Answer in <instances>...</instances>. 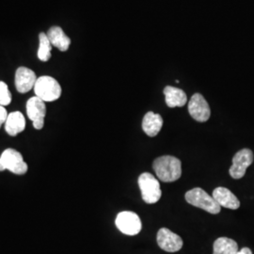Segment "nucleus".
Masks as SVG:
<instances>
[{"mask_svg": "<svg viewBox=\"0 0 254 254\" xmlns=\"http://www.w3.org/2000/svg\"><path fill=\"white\" fill-rule=\"evenodd\" d=\"M165 101L169 108H182L188 102L186 92L173 86H167L164 89Z\"/></svg>", "mask_w": 254, "mask_h": 254, "instance_id": "13", "label": "nucleus"}, {"mask_svg": "<svg viewBox=\"0 0 254 254\" xmlns=\"http://www.w3.org/2000/svg\"><path fill=\"white\" fill-rule=\"evenodd\" d=\"M236 254H253V252L249 248H243L242 250H239Z\"/></svg>", "mask_w": 254, "mask_h": 254, "instance_id": "21", "label": "nucleus"}, {"mask_svg": "<svg viewBox=\"0 0 254 254\" xmlns=\"http://www.w3.org/2000/svg\"><path fill=\"white\" fill-rule=\"evenodd\" d=\"M254 159V153L250 149L246 148L237 152L233 157V165L229 170L231 177L236 180L243 178L247 169L253 164Z\"/></svg>", "mask_w": 254, "mask_h": 254, "instance_id": "7", "label": "nucleus"}, {"mask_svg": "<svg viewBox=\"0 0 254 254\" xmlns=\"http://www.w3.org/2000/svg\"><path fill=\"white\" fill-rule=\"evenodd\" d=\"M138 187L141 192L142 200L148 204H154L160 200L162 192L160 184L153 174L149 173H141L138 177Z\"/></svg>", "mask_w": 254, "mask_h": 254, "instance_id": "3", "label": "nucleus"}, {"mask_svg": "<svg viewBox=\"0 0 254 254\" xmlns=\"http://www.w3.org/2000/svg\"><path fill=\"white\" fill-rule=\"evenodd\" d=\"M163 127V119L159 114L152 111L147 112L142 121V129L147 136L154 137L156 136Z\"/></svg>", "mask_w": 254, "mask_h": 254, "instance_id": "14", "label": "nucleus"}, {"mask_svg": "<svg viewBox=\"0 0 254 254\" xmlns=\"http://www.w3.org/2000/svg\"><path fill=\"white\" fill-rule=\"evenodd\" d=\"M157 245L167 253H177L184 245L183 239L168 228H161L156 236Z\"/></svg>", "mask_w": 254, "mask_h": 254, "instance_id": "9", "label": "nucleus"}, {"mask_svg": "<svg viewBox=\"0 0 254 254\" xmlns=\"http://www.w3.org/2000/svg\"><path fill=\"white\" fill-rule=\"evenodd\" d=\"M39 43L40 46L38 49V58L42 62H48L51 58L52 45L46 33H40Z\"/></svg>", "mask_w": 254, "mask_h": 254, "instance_id": "18", "label": "nucleus"}, {"mask_svg": "<svg viewBox=\"0 0 254 254\" xmlns=\"http://www.w3.org/2000/svg\"><path fill=\"white\" fill-rule=\"evenodd\" d=\"M189 112L192 118L200 123L207 122L211 115L208 103L200 93H195L191 97L189 103Z\"/></svg>", "mask_w": 254, "mask_h": 254, "instance_id": "10", "label": "nucleus"}, {"mask_svg": "<svg viewBox=\"0 0 254 254\" xmlns=\"http://www.w3.org/2000/svg\"><path fill=\"white\" fill-rule=\"evenodd\" d=\"M27 117L32 121L33 127L37 130H41L45 126L46 107V102L39 97H31L27 102Z\"/></svg>", "mask_w": 254, "mask_h": 254, "instance_id": "8", "label": "nucleus"}, {"mask_svg": "<svg viewBox=\"0 0 254 254\" xmlns=\"http://www.w3.org/2000/svg\"><path fill=\"white\" fill-rule=\"evenodd\" d=\"M185 198L191 205L202 209L212 215H217L220 213L221 206L207 192L200 188H195L188 191L185 195Z\"/></svg>", "mask_w": 254, "mask_h": 254, "instance_id": "2", "label": "nucleus"}, {"mask_svg": "<svg viewBox=\"0 0 254 254\" xmlns=\"http://www.w3.org/2000/svg\"><path fill=\"white\" fill-rule=\"evenodd\" d=\"M212 197L218 204L225 208L236 210L240 207V200L236 195L226 188L219 187L213 191Z\"/></svg>", "mask_w": 254, "mask_h": 254, "instance_id": "12", "label": "nucleus"}, {"mask_svg": "<svg viewBox=\"0 0 254 254\" xmlns=\"http://www.w3.org/2000/svg\"><path fill=\"white\" fill-rule=\"evenodd\" d=\"M238 251L236 241L228 237H219L213 245V254H236Z\"/></svg>", "mask_w": 254, "mask_h": 254, "instance_id": "17", "label": "nucleus"}, {"mask_svg": "<svg viewBox=\"0 0 254 254\" xmlns=\"http://www.w3.org/2000/svg\"><path fill=\"white\" fill-rule=\"evenodd\" d=\"M34 92L40 99L45 102H53L61 97L62 87L55 78L45 75L37 78Z\"/></svg>", "mask_w": 254, "mask_h": 254, "instance_id": "4", "label": "nucleus"}, {"mask_svg": "<svg viewBox=\"0 0 254 254\" xmlns=\"http://www.w3.org/2000/svg\"><path fill=\"white\" fill-rule=\"evenodd\" d=\"M37 76L35 73L27 67H19L15 73V87L20 93H27L34 89Z\"/></svg>", "mask_w": 254, "mask_h": 254, "instance_id": "11", "label": "nucleus"}, {"mask_svg": "<svg viewBox=\"0 0 254 254\" xmlns=\"http://www.w3.org/2000/svg\"><path fill=\"white\" fill-rule=\"evenodd\" d=\"M116 227L119 231L127 236H136L140 233L142 224L139 217L131 211H124L119 213L116 220Z\"/></svg>", "mask_w": 254, "mask_h": 254, "instance_id": "6", "label": "nucleus"}, {"mask_svg": "<svg viewBox=\"0 0 254 254\" xmlns=\"http://www.w3.org/2000/svg\"><path fill=\"white\" fill-rule=\"evenodd\" d=\"M153 169L158 179L165 183L177 181L181 177V161L172 155L157 157L153 163Z\"/></svg>", "mask_w": 254, "mask_h": 254, "instance_id": "1", "label": "nucleus"}, {"mask_svg": "<svg viewBox=\"0 0 254 254\" xmlns=\"http://www.w3.org/2000/svg\"><path fill=\"white\" fill-rule=\"evenodd\" d=\"M46 35L48 37L52 46L57 47L59 50L65 52L69 49L71 45V40L64 33L62 27H51Z\"/></svg>", "mask_w": 254, "mask_h": 254, "instance_id": "16", "label": "nucleus"}, {"mask_svg": "<svg viewBox=\"0 0 254 254\" xmlns=\"http://www.w3.org/2000/svg\"><path fill=\"white\" fill-rule=\"evenodd\" d=\"M8 115H9V114H8L6 109H5L4 107L0 106V128L2 127L3 124L6 123L7 118H8Z\"/></svg>", "mask_w": 254, "mask_h": 254, "instance_id": "20", "label": "nucleus"}, {"mask_svg": "<svg viewBox=\"0 0 254 254\" xmlns=\"http://www.w3.org/2000/svg\"><path fill=\"white\" fill-rule=\"evenodd\" d=\"M25 127L26 120L21 112L15 111L9 113L5 123V130L8 135L10 136H17L25 130Z\"/></svg>", "mask_w": 254, "mask_h": 254, "instance_id": "15", "label": "nucleus"}, {"mask_svg": "<svg viewBox=\"0 0 254 254\" xmlns=\"http://www.w3.org/2000/svg\"><path fill=\"white\" fill-rule=\"evenodd\" d=\"M8 170L10 173L23 175L27 172V165L22 154L14 149H6L0 156V172Z\"/></svg>", "mask_w": 254, "mask_h": 254, "instance_id": "5", "label": "nucleus"}, {"mask_svg": "<svg viewBox=\"0 0 254 254\" xmlns=\"http://www.w3.org/2000/svg\"><path fill=\"white\" fill-rule=\"evenodd\" d=\"M11 102V93L5 82L0 81V106H8Z\"/></svg>", "mask_w": 254, "mask_h": 254, "instance_id": "19", "label": "nucleus"}]
</instances>
